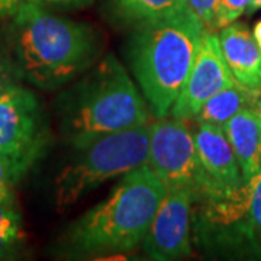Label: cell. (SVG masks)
<instances>
[{"mask_svg":"<svg viewBox=\"0 0 261 261\" xmlns=\"http://www.w3.org/2000/svg\"><path fill=\"white\" fill-rule=\"evenodd\" d=\"M219 42L233 80L261 96V49L247 25L232 22L219 29Z\"/></svg>","mask_w":261,"mask_h":261,"instance_id":"12","label":"cell"},{"mask_svg":"<svg viewBox=\"0 0 261 261\" xmlns=\"http://www.w3.org/2000/svg\"><path fill=\"white\" fill-rule=\"evenodd\" d=\"M258 96H255L243 86L233 82L224 90L207 99L193 118L195 123H212L216 126H224L240 111L248 106H255Z\"/></svg>","mask_w":261,"mask_h":261,"instance_id":"14","label":"cell"},{"mask_svg":"<svg viewBox=\"0 0 261 261\" xmlns=\"http://www.w3.org/2000/svg\"><path fill=\"white\" fill-rule=\"evenodd\" d=\"M254 177L226 193L192 203L190 231L197 247L214 254L254 255L248 206Z\"/></svg>","mask_w":261,"mask_h":261,"instance_id":"6","label":"cell"},{"mask_svg":"<svg viewBox=\"0 0 261 261\" xmlns=\"http://www.w3.org/2000/svg\"><path fill=\"white\" fill-rule=\"evenodd\" d=\"M206 29L185 10L137 27L128 44L130 68L155 118H167L186 83Z\"/></svg>","mask_w":261,"mask_h":261,"instance_id":"3","label":"cell"},{"mask_svg":"<svg viewBox=\"0 0 261 261\" xmlns=\"http://www.w3.org/2000/svg\"><path fill=\"white\" fill-rule=\"evenodd\" d=\"M248 224L251 229L254 255H261V173L254 177L248 206Z\"/></svg>","mask_w":261,"mask_h":261,"instance_id":"17","label":"cell"},{"mask_svg":"<svg viewBox=\"0 0 261 261\" xmlns=\"http://www.w3.org/2000/svg\"><path fill=\"white\" fill-rule=\"evenodd\" d=\"M250 2L251 0H219L218 18H216L218 31L240 18L244 12L248 9Z\"/></svg>","mask_w":261,"mask_h":261,"instance_id":"20","label":"cell"},{"mask_svg":"<svg viewBox=\"0 0 261 261\" xmlns=\"http://www.w3.org/2000/svg\"><path fill=\"white\" fill-rule=\"evenodd\" d=\"M255 108L258 109V112L261 113V96H260V99L257 100V105H255Z\"/></svg>","mask_w":261,"mask_h":261,"instance_id":"26","label":"cell"},{"mask_svg":"<svg viewBox=\"0 0 261 261\" xmlns=\"http://www.w3.org/2000/svg\"><path fill=\"white\" fill-rule=\"evenodd\" d=\"M233 82L221 49L219 37H216L215 32L205 31L186 83L168 116L181 121H193L207 99Z\"/></svg>","mask_w":261,"mask_h":261,"instance_id":"10","label":"cell"},{"mask_svg":"<svg viewBox=\"0 0 261 261\" xmlns=\"http://www.w3.org/2000/svg\"><path fill=\"white\" fill-rule=\"evenodd\" d=\"M192 129L197 157L215 192L226 193L241 186L243 173L224 129L212 123H195Z\"/></svg>","mask_w":261,"mask_h":261,"instance_id":"11","label":"cell"},{"mask_svg":"<svg viewBox=\"0 0 261 261\" xmlns=\"http://www.w3.org/2000/svg\"><path fill=\"white\" fill-rule=\"evenodd\" d=\"M192 203L189 190H167L142 241V251L149 260L170 261L192 255Z\"/></svg>","mask_w":261,"mask_h":261,"instance_id":"9","label":"cell"},{"mask_svg":"<svg viewBox=\"0 0 261 261\" xmlns=\"http://www.w3.org/2000/svg\"><path fill=\"white\" fill-rule=\"evenodd\" d=\"M240 164L244 181L261 173V113L255 106L244 108L222 126Z\"/></svg>","mask_w":261,"mask_h":261,"instance_id":"13","label":"cell"},{"mask_svg":"<svg viewBox=\"0 0 261 261\" xmlns=\"http://www.w3.org/2000/svg\"><path fill=\"white\" fill-rule=\"evenodd\" d=\"M185 6L203 25L206 31L218 32L216 18L219 0H185Z\"/></svg>","mask_w":261,"mask_h":261,"instance_id":"18","label":"cell"},{"mask_svg":"<svg viewBox=\"0 0 261 261\" xmlns=\"http://www.w3.org/2000/svg\"><path fill=\"white\" fill-rule=\"evenodd\" d=\"M149 109L125 67L108 56L71 92L65 128L70 142L148 125Z\"/></svg>","mask_w":261,"mask_h":261,"instance_id":"4","label":"cell"},{"mask_svg":"<svg viewBox=\"0 0 261 261\" xmlns=\"http://www.w3.org/2000/svg\"><path fill=\"white\" fill-rule=\"evenodd\" d=\"M22 0H0V18L13 16Z\"/></svg>","mask_w":261,"mask_h":261,"instance_id":"23","label":"cell"},{"mask_svg":"<svg viewBox=\"0 0 261 261\" xmlns=\"http://www.w3.org/2000/svg\"><path fill=\"white\" fill-rule=\"evenodd\" d=\"M148 166L167 190H189L193 202L216 193L199 161L187 121L161 118L149 123Z\"/></svg>","mask_w":261,"mask_h":261,"instance_id":"7","label":"cell"},{"mask_svg":"<svg viewBox=\"0 0 261 261\" xmlns=\"http://www.w3.org/2000/svg\"><path fill=\"white\" fill-rule=\"evenodd\" d=\"M115 18L125 25L141 27L185 12V0H108Z\"/></svg>","mask_w":261,"mask_h":261,"instance_id":"15","label":"cell"},{"mask_svg":"<svg viewBox=\"0 0 261 261\" xmlns=\"http://www.w3.org/2000/svg\"><path fill=\"white\" fill-rule=\"evenodd\" d=\"M74 159L56 180V205L65 211L111 178L148 164L149 125L118 130L73 144Z\"/></svg>","mask_w":261,"mask_h":261,"instance_id":"5","label":"cell"},{"mask_svg":"<svg viewBox=\"0 0 261 261\" xmlns=\"http://www.w3.org/2000/svg\"><path fill=\"white\" fill-rule=\"evenodd\" d=\"M252 37H254L255 42H257V45H258L261 49V20H258V22L254 25V29H252Z\"/></svg>","mask_w":261,"mask_h":261,"instance_id":"24","label":"cell"},{"mask_svg":"<svg viewBox=\"0 0 261 261\" xmlns=\"http://www.w3.org/2000/svg\"><path fill=\"white\" fill-rule=\"evenodd\" d=\"M12 48L20 75L39 89L54 90L89 68L100 47L89 25L22 0L13 13Z\"/></svg>","mask_w":261,"mask_h":261,"instance_id":"1","label":"cell"},{"mask_svg":"<svg viewBox=\"0 0 261 261\" xmlns=\"http://www.w3.org/2000/svg\"><path fill=\"white\" fill-rule=\"evenodd\" d=\"M22 218L15 203L0 202V260H12L23 245Z\"/></svg>","mask_w":261,"mask_h":261,"instance_id":"16","label":"cell"},{"mask_svg":"<svg viewBox=\"0 0 261 261\" xmlns=\"http://www.w3.org/2000/svg\"><path fill=\"white\" fill-rule=\"evenodd\" d=\"M42 8H64V9H82L93 3V0H27Z\"/></svg>","mask_w":261,"mask_h":261,"instance_id":"21","label":"cell"},{"mask_svg":"<svg viewBox=\"0 0 261 261\" xmlns=\"http://www.w3.org/2000/svg\"><path fill=\"white\" fill-rule=\"evenodd\" d=\"M13 86H18V84L13 82V79L10 75L9 67L5 63V60L0 58V94L8 92Z\"/></svg>","mask_w":261,"mask_h":261,"instance_id":"22","label":"cell"},{"mask_svg":"<svg viewBox=\"0 0 261 261\" xmlns=\"http://www.w3.org/2000/svg\"><path fill=\"white\" fill-rule=\"evenodd\" d=\"M167 187L148 164L123 174L103 202L67 231L63 248L71 257H96L135 250L144 241Z\"/></svg>","mask_w":261,"mask_h":261,"instance_id":"2","label":"cell"},{"mask_svg":"<svg viewBox=\"0 0 261 261\" xmlns=\"http://www.w3.org/2000/svg\"><path fill=\"white\" fill-rule=\"evenodd\" d=\"M261 8V0H251L250 5H248V12H254V10L260 9Z\"/></svg>","mask_w":261,"mask_h":261,"instance_id":"25","label":"cell"},{"mask_svg":"<svg viewBox=\"0 0 261 261\" xmlns=\"http://www.w3.org/2000/svg\"><path fill=\"white\" fill-rule=\"evenodd\" d=\"M18 180L12 163L0 154V202L15 203V185Z\"/></svg>","mask_w":261,"mask_h":261,"instance_id":"19","label":"cell"},{"mask_svg":"<svg viewBox=\"0 0 261 261\" xmlns=\"http://www.w3.org/2000/svg\"><path fill=\"white\" fill-rule=\"evenodd\" d=\"M48 129L34 94L13 86L0 94V154L20 178L45 151Z\"/></svg>","mask_w":261,"mask_h":261,"instance_id":"8","label":"cell"}]
</instances>
